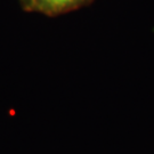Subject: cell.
<instances>
[{"instance_id": "cell-1", "label": "cell", "mask_w": 154, "mask_h": 154, "mask_svg": "<svg viewBox=\"0 0 154 154\" xmlns=\"http://www.w3.org/2000/svg\"><path fill=\"white\" fill-rule=\"evenodd\" d=\"M88 0H30L29 8L49 16L60 15L75 9Z\"/></svg>"}, {"instance_id": "cell-2", "label": "cell", "mask_w": 154, "mask_h": 154, "mask_svg": "<svg viewBox=\"0 0 154 154\" xmlns=\"http://www.w3.org/2000/svg\"><path fill=\"white\" fill-rule=\"evenodd\" d=\"M29 1H30V0H28V2H29Z\"/></svg>"}]
</instances>
